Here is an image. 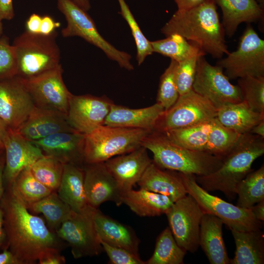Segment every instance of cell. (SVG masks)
Listing matches in <instances>:
<instances>
[{"label": "cell", "instance_id": "6da1fadb", "mask_svg": "<svg viewBox=\"0 0 264 264\" xmlns=\"http://www.w3.org/2000/svg\"><path fill=\"white\" fill-rule=\"evenodd\" d=\"M8 248L19 264H34L45 250L61 249L63 240L40 217L32 214L10 186L0 201Z\"/></svg>", "mask_w": 264, "mask_h": 264}, {"label": "cell", "instance_id": "7a4b0ae2", "mask_svg": "<svg viewBox=\"0 0 264 264\" xmlns=\"http://www.w3.org/2000/svg\"><path fill=\"white\" fill-rule=\"evenodd\" d=\"M161 32L166 37L179 34L214 58L221 59L229 53L224 29L213 0H207L190 9H177Z\"/></svg>", "mask_w": 264, "mask_h": 264}, {"label": "cell", "instance_id": "3957f363", "mask_svg": "<svg viewBox=\"0 0 264 264\" xmlns=\"http://www.w3.org/2000/svg\"><path fill=\"white\" fill-rule=\"evenodd\" d=\"M264 153V138L251 133L241 134L223 157L220 167L209 175L195 176L196 181L207 191H220L233 199L237 185L252 171V163Z\"/></svg>", "mask_w": 264, "mask_h": 264}, {"label": "cell", "instance_id": "277c9868", "mask_svg": "<svg viewBox=\"0 0 264 264\" xmlns=\"http://www.w3.org/2000/svg\"><path fill=\"white\" fill-rule=\"evenodd\" d=\"M142 146L153 153V162L158 167L183 174L206 176L216 171L222 163V157L176 144L160 131L149 133Z\"/></svg>", "mask_w": 264, "mask_h": 264}, {"label": "cell", "instance_id": "5b68a950", "mask_svg": "<svg viewBox=\"0 0 264 264\" xmlns=\"http://www.w3.org/2000/svg\"><path fill=\"white\" fill-rule=\"evenodd\" d=\"M57 32L44 35L24 31L13 43L17 64V76L29 78L58 66L61 52Z\"/></svg>", "mask_w": 264, "mask_h": 264}, {"label": "cell", "instance_id": "8992f818", "mask_svg": "<svg viewBox=\"0 0 264 264\" xmlns=\"http://www.w3.org/2000/svg\"><path fill=\"white\" fill-rule=\"evenodd\" d=\"M151 131L103 125L85 134V163L104 162L142 146Z\"/></svg>", "mask_w": 264, "mask_h": 264}, {"label": "cell", "instance_id": "52a82bcc", "mask_svg": "<svg viewBox=\"0 0 264 264\" xmlns=\"http://www.w3.org/2000/svg\"><path fill=\"white\" fill-rule=\"evenodd\" d=\"M179 174L187 194L204 212L217 217L230 230L247 231L262 228V222L256 219L250 208L240 207L210 194L196 182L194 175Z\"/></svg>", "mask_w": 264, "mask_h": 264}, {"label": "cell", "instance_id": "ba28073f", "mask_svg": "<svg viewBox=\"0 0 264 264\" xmlns=\"http://www.w3.org/2000/svg\"><path fill=\"white\" fill-rule=\"evenodd\" d=\"M59 10L64 15L67 25L61 33L64 37L78 36L101 49L111 60L128 70L133 69L129 53L118 50L99 33L94 22L86 11L72 0H56Z\"/></svg>", "mask_w": 264, "mask_h": 264}, {"label": "cell", "instance_id": "9c48e42d", "mask_svg": "<svg viewBox=\"0 0 264 264\" xmlns=\"http://www.w3.org/2000/svg\"><path fill=\"white\" fill-rule=\"evenodd\" d=\"M226 55L217 65L225 69L229 79L264 77V41L251 26L244 31L236 50Z\"/></svg>", "mask_w": 264, "mask_h": 264}, {"label": "cell", "instance_id": "30bf717a", "mask_svg": "<svg viewBox=\"0 0 264 264\" xmlns=\"http://www.w3.org/2000/svg\"><path fill=\"white\" fill-rule=\"evenodd\" d=\"M217 109L193 89L179 95L159 118L154 131L164 132L199 125L216 118Z\"/></svg>", "mask_w": 264, "mask_h": 264}, {"label": "cell", "instance_id": "8fae6325", "mask_svg": "<svg viewBox=\"0 0 264 264\" xmlns=\"http://www.w3.org/2000/svg\"><path fill=\"white\" fill-rule=\"evenodd\" d=\"M96 209L88 205L79 212H74L55 232L69 245L75 259L96 256L103 251L94 222Z\"/></svg>", "mask_w": 264, "mask_h": 264}, {"label": "cell", "instance_id": "7c38bea8", "mask_svg": "<svg viewBox=\"0 0 264 264\" xmlns=\"http://www.w3.org/2000/svg\"><path fill=\"white\" fill-rule=\"evenodd\" d=\"M205 213L190 195L174 202L165 214L169 227L177 244L191 253L199 246L200 222Z\"/></svg>", "mask_w": 264, "mask_h": 264}, {"label": "cell", "instance_id": "4fadbf2b", "mask_svg": "<svg viewBox=\"0 0 264 264\" xmlns=\"http://www.w3.org/2000/svg\"><path fill=\"white\" fill-rule=\"evenodd\" d=\"M193 90L209 100L217 110L226 104L242 101L238 86L230 83L220 66L209 64L204 55L198 58Z\"/></svg>", "mask_w": 264, "mask_h": 264}, {"label": "cell", "instance_id": "5bb4252c", "mask_svg": "<svg viewBox=\"0 0 264 264\" xmlns=\"http://www.w3.org/2000/svg\"><path fill=\"white\" fill-rule=\"evenodd\" d=\"M61 64L35 76L22 79L36 107L67 114L72 93L65 84Z\"/></svg>", "mask_w": 264, "mask_h": 264}, {"label": "cell", "instance_id": "9a60e30c", "mask_svg": "<svg viewBox=\"0 0 264 264\" xmlns=\"http://www.w3.org/2000/svg\"><path fill=\"white\" fill-rule=\"evenodd\" d=\"M35 106L20 77L0 82V118L8 128L18 131Z\"/></svg>", "mask_w": 264, "mask_h": 264}, {"label": "cell", "instance_id": "2e32d148", "mask_svg": "<svg viewBox=\"0 0 264 264\" xmlns=\"http://www.w3.org/2000/svg\"><path fill=\"white\" fill-rule=\"evenodd\" d=\"M113 102L106 96L72 94L66 114L69 125L76 131L87 134L104 125Z\"/></svg>", "mask_w": 264, "mask_h": 264}, {"label": "cell", "instance_id": "e0dca14e", "mask_svg": "<svg viewBox=\"0 0 264 264\" xmlns=\"http://www.w3.org/2000/svg\"><path fill=\"white\" fill-rule=\"evenodd\" d=\"M5 163L3 174L4 188L10 186L20 172L44 154L32 141L22 136L18 131L8 128L2 141Z\"/></svg>", "mask_w": 264, "mask_h": 264}, {"label": "cell", "instance_id": "ac0fdd59", "mask_svg": "<svg viewBox=\"0 0 264 264\" xmlns=\"http://www.w3.org/2000/svg\"><path fill=\"white\" fill-rule=\"evenodd\" d=\"M84 189L88 205L98 208L103 203L111 201L117 206L122 204V192L104 162L85 163Z\"/></svg>", "mask_w": 264, "mask_h": 264}, {"label": "cell", "instance_id": "d6986e66", "mask_svg": "<svg viewBox=\"0 0 264 264\" xmlns=\"http://www.w3.org/2000/svg\"><path fill=\"white\" fill-rule=\"evenodd\" d=\"M85 134L75 130L55 133L32 142L45 155L63 164L83 168Z\"/></svg>", "mask_w": 264, "mask_h": 264}, {"label": "cell", "instance_id": "ffe728a7", "mask_svg": "<svg viewBox=\"0 0 264 264\" xmlns=\"http://www.w3.org/2000/svg\"><path fill=\"white\" fill-rule=\"evenodd\" d=\"M147 150L141 146L127 154L112 157L104 163L122 193L132 189L152 162Z\"/></svg>", "mask_w": 264, "mask_h": 264}, {"label": "cell", "instance_id": "44dd1931", "mask_svg": "<svg viewBox=\"0 0 264 264\" xmlns=\"http://www.w3.org/2000/svg\"><path fill=\"white\" fill-rule=\"evenodd\" d=\"M74 129L66 115L59 111L35 106L18 130L30 141H36L51 134Z\"/></svg>", "mask_w": 264, "mask_h": 264}, {"label": "cell", "instance_id": "7402d4cb", "mask_svg": "<svg viewBox=\"0 0 264 264\" xmlns=\"http://www.w3.org/2000/svg\"><path fill=\"white\" fill-rule=\"evenodd\" d=\"M164 111L163 107L157 103L139 109H131L112 103L104 125L154 131Z\"/></svg>", "mask_w": 264, "mask_h": 264}, {"label": "cell", "instance_id": "603a6c76", "mask_svg": "<svg viewBox=\"0 0 264 264\" xmlns=\"http://www.w3.org/2000/svg\"><path fill=\"white\" fill-rule=\"evenodd\" d=\"M137 184L140 188L167 196L174 202L187 194L178 172L162 169L153 161Z\"/></svg>", "mask_w": 264, "mask_h": 264}, {"label": "cell", "instance_id": "cb8c5ba5", "mask_svg": "<svg viewBox=\"0 0 264 264\" xmlns=\"http://www.w3.org/2000/svg\"><path fill=\"white\" fill-rule=\"evenodd\" d=\"M93 219L100 242L125 249L140 257V241L131 228L105 215L98 209L94 212Z\"/></svg>", "mask_w": 264, "mask_h": 264}, {"label": "cell", "instance_id": "d4e9b609", "mask_svg": "<svg viewBox=\"0 0 264 264\" xmlns=\"http://www.w3.org/2000/svg\"><path fill=\"white\" fill-rule=\"evenodd\" d=\"M223 224L220 219L208 213L201 220L199 245L211 264H230L222 236Z\"/></svg>", "mask_w": 264, "mask_h": 264}, {"label": "cell", "instance_id": "484cf974", "mask_svg": "<svg viewBox=\"0 0 264 264\" xmlns=\"http://www.w3.org/2000/svg\"><path fill=\"white\" fill-rule=\"evenodd\" d=\"M221 9L225 35L231 37L239 25L262 21L264 9L256 0H213Z\"/></svg>", "mask_w": 264, "mask_h": 264}, {"label": "cell", "instance_id": "4316f807", "mask_svg": "<svg viewBox=\"0 0 264 264\" xmlns=\"http://www.w3.org/2000/svg\"><path fill=\"white\" fill-rule=\"evenodd\" d=\"M122 202L140 217H154L165 214L174 201L169 197L140 188L122 193Z\"/></svg>", "mask_w": 264, "mask_h": 264}, {"label": "cell", "instance_id": "83f0119b", "mask_svg": "<svg viewBox=\"0 0 264 264\" xmlns=\"http://www.w3.org/2000/svg\"><path fill=\"white\" fill-rule=\"evenodd\" d=\"M236 245L231 264H263L264 235L261 229L247 231L231 230Z\"/></svg>", "mask_w": 264, "mask_h": 264}, {"label": "cell", "instance_id": "f1b7e54d", "mask_svg": "<svg viewBox=\"0 0 264 264\" xmlns=\"http://www.w3.org/2000/svg\"><path fill=\"white\" fill-rule=\"evenodd\" d=\"M57 193L60 198L75 212H79L88 205L84 189L83 168L65 164Z\"/></svg>", "mask_w": 264, "mask_h": 264}, {"label": "cell", "instance_id": "f546056e", "mask_svg": "<svg viewBox=\"0 0 264 264\" xmlns=\"http://www.w3.org/2000/svg\"><path fill=\"white\" fill-rule=\"evenodd\" d=\"M216 118L224 126L243 134L264 120V114L254 111L243 101L226 104L217 110Z\"/></svg>", "mask_w": 264, "mask_h": 264}, {"label": "cell", "instance_id": "4dcf8cb0", "mask_svg": "<svg viewBox=\"0 0 264 264\" xmlns=\"http://www.w3.org/2000/svg\"><path fill=\"white\" fill-rule=\"evenodd\" d=\"M27 208L31 213L43 214L47 227L54 233L74 212L60 198L57 192H52Z\"/></svg>", "mask_w": 264, "mask_h": 264}, {"label": "cell", "instance_id": "1f68e13d", "mask_svg": "<svg viewBox=\"0 0 264 264\" xmlns=\"http://www.w3.org/2000/svg\"><path fill=\"white\" fill-rule=\"evenodd\" d=\"M153 52L168 57L177 62L206 53L195 43L177 34L151 42Z\"/></svg>", "mask_w": 264, "mask_h": 264}, {"label": "cell", "instance_id": "d6a6232c", "mask_svg": "<svg viewBox=\"0 0 264 264\" xmlns=\"http://www.w3.org/2000/svg\"><path fill=\"white\" fill-rule=\"evenodd\" d=\"M215 119L197 125L162 132L178 146L192 150L205 152L209 133Z\"/></svg>", "mask_w": 264, "mask_h": 264}, {"label": "cell", "instance_id": "836d02e7", "mask_svg": "<svg viewBox=\"0 0 264 264\" xmlns=\"http://www.w3.org/2000/svg\"><path fill=\"white\" fill-rule=\"evenodd\" d=\"M236 205L250 208L264 200V165L255 171H251L237 185Z\"/></svg>", "mask_w": 264, "mask_h": 264}, {"label": "cell", "instance_id": "e575fe53", "mask_svg": "<svg viewBox=\"0 0 264 264\" xmlns=\"http://www.w3.org/2000/svg\"><path fill=\"white\" fill-rule=\"evenodd\" d=\"M186 251L176 243L169 227L157 237L154 252L147 264H182Z\"/></svg>", "mask_w": 264, "mask_h": 264}, {"label": "cell", "instance_id": "d590c367", "mask_svg": "<svg viewBox=\"0 0 264 264\" xmlns=\"http://www.w3.org/2000/svg\"><path fill=\"white\" fill-rule=\"evenodd\" d=\"M11 186L27 207L52 192L34 177L30 167L20 172Z\"/></svg>", "mask_w": 264, "mask_h": 264}, {"label": "cell", "instance_id": "8d00e7d4", "mask_svg": "<svg viewBox=\"0 0 264 264\" xmlns=\"http://www.w3.org/2000/svg\"><path fill=\"white\" fill-rule=\"evenodd\" d=\"M64 165L55 158L44 155L30 166L32 174L52 192H57L62 178Z\"/></svg>", "mask_w": 264, "mask_h": 264}, {"label": "cell", "instance_id": "74e56055", "mask_svg": "<svg viewBox=\"0 0 264 264\" xmlns=\"http://www.w3.org/2000/svg\"><path fill=\"white\" fill-rule=\"evenodd\" d=\"M241 134L224 126L216 118L206 146L205 152L223 158Z\"/></svg>", "mask_w": 264, "mask_h": 264}, {"label": "cell", "instance_id": "f35d334b", "mask_svg": "<svg viewBox=\"0 0 264 264\" xmlns=\"http://www.w3.org/2000/svg\"><path fill=\"white\" fill-rule=\"evenodd\" d=\"M242 101L255 111L264 114V77L238 78Z\"/></svg>", "mask_w": 264, "mask_h": 264}, {"label": "cell", "instance_id": "ab89813d", "mask_svg": "<svg viewBox=\"0 0 264 264\" xmlns=\"http://www.w3.org/2000/svg\"><path fill=\"white\" fill-rule=\"evenodd\" d=\"M178 62H171L160 78L156 103L165 110L169 109L176 101L179 94L176 82V71Z\"/></svg>", "mask_w": 264, "mask_h": 264}, {"label": "cell", "instance_id": "60d3db41", "mask_svg": "<svg viewBox=\"0 0 264 264\" xmlns=\"http://www.w3.org/2000/svg\"><path fill=\"white\" fill-rule=\"evenodd\" d=\"M118 1L121 9L120 13L129 24L135 41L137 49L136 60L138 65H140L148 56L154 53L151 41L142 32L125 0Z\"/></svg>", "mask_w": 264, "mask_h": 264}, {"label": "cell", "instance_id": "b9f144b4", "mask_svg": "<svg viewBox=\"0 0 264 264\" xmlns=\"http://www.w3.org/2000/svg\"><path fill=\"white\" fill-rule=\"evenodd\" d=\"M199 56H196L178 62L176 71V82L179 95L193 89L198 60Z\"/></svg>", "mask_w": 264, "mask_h": 264}, {"label": "cell", "instance_id": "7bdbcfd3", "mask_svg": "<svg viewBox=\"0 0 264 264\" xmlns=\"http://www.w3.org/2000/svg\"><path fill=\"white\" fill-rule=\"evenodd\" d=\"M17 64L13 45L9 44L8 38H0V82L17 76Z\"/></svg>", "mask_w": 264, "mask_h": 264}, {"label": "cell", "instance_id": "ee69618b", "mask_svg": "<svg viewBox=\"0 0 264 264\" xmlns=\"http://www.w3.org/2000/svg\"><path fill=\"white\" fill-rule=\"evenodd\" d=\"M102 246L112 264H145L140 257L137 256L130 251L118 247L110 245L103 242H100Z\"/></svg>", "mask_w": 264, "mask_h": 264}, {"label": "cell", "instance_id": "f6af8a7d", "mask_svg": "<svg viewBox=\"0 0 264 264\" xmlns=\"http://www.w3.org/2000/svg\"><path fill=\"white\" fill-rule=\"evenodd\" d=\"M61 249L50 248L43 252L38 262L40 264H63L66 263L65 257L60 253Z\"/></svg>", "mask_w": 264, "mask_h": 264}, {"label": "cell", "instance_id": "bcb514c9", "mask_svg": "<svg viewBox=\"0 0 264 264\" xmlns=\"http://www.w3.org/2000/svg\"><path fill=\"white\" fill-rule=\"evenodd\" d=\"M60 26V23L55 22L53 19L49 16H44L42 17L40 34L48 35L56 30V28Z\"/></svg>", "mask_w": 264, "mask_h": 264}, {"label": "cell", "instance_id": "7dc6e473", "mask_svg": "<svg viewBox=\"0 0 264 264\" xmlns=\"http://www.w3.org/2000/svg\"><path fill=\"white\" fill-rule=\"evenodd\" d=\"M14 15L13 0H0V21L10 20Z\"/></svg>", "mask_w": 264, "mask_h": 264}, {"label": "cell", "instance_id": "c3c4849f", "mask_svg": "<svg viewBox=\"0 0 264 264\" xmlns=\"http://www.w3.org/2000/svg\"><path fill=\"white\" fill-rule=\"evenodd\" d=\"M42 18L35 13L31 15L26 22V31L32 34H40Z\"/></svg>", "mask_w": 264, "mask_h": 264}, {"label": "cell", "instance_id": "681fc988", "mask_svg": "<svg viewBox=\"0 0 264 264\" xmlns=\"http://www.w3.org/2000/svg\"><path fill=\"white\" fill-rule=\"evenodd\" d=\"M207 0H174L178 10H186L197 6Z\"/></svg>", "mask_w": 264, "mask_h": 264}, {"label": "cell", "instance_id": "f907efd6", "mask_svg": "<svg viewBox=\"0 0 264 264\" xmlns=\"http://www.w3.org/2000/svg\"><path fill=\"white\" fill-rule=\"evenodd\" d=\"M0 264H19V263L10 250L4 249L0 252Z\"/></svg>", "mask_w": 264, "mask_h": 264}, {"label": "cell", "instance_id": "816d5d0a", "mask_svg": "<svg viewBox=\"0 0 264 264\" xmlns=\"http://www.w3.org/2000/svg\"><path fill=\"white\" fill-rule=\"evenodd\" d=\"M8 248L6 234L4 227L3 212L0 207V249Z\"/></svg>", "mask_w": 264, "mask_h": 264}, {"label": "cell", "instance_id": "f5cc1de1", "mask_svg": "<svg viewBox=\"0 0 264 264\" xmlns=\"http://www.w3.org/2000/svg\"><path fill=\"white\" fill-rule=\"evenodd\" d=\"M250 209L257 220L261 222L264 221V200L255 204Z\"/></svg>", "mask_w": 264, "mask_h": 264}, {"label": "cell", "instance_id": "db71d44e", "mask_svg": "<svg viewBox=\"0 0 264 264\" xmlns=\"http://www.w3.org/2000/svg\"><path fill=\"white\" fill-rule=\"evenodd\" d=\"M5 153L0 156V201L3 195L5 188L3 181V174L5 166Z\"/></svg>", "mask_w": 264, "mask_h": 264}, {"label": "cell", "instance_id": "11a10c76", "mask_svg": "<svg viewBox=\"0 0 264 264\" xmlns=\"http://www.w3.org/2000/svg\"><path fill=\"white\" fill-rule=\"evenodd\" d=\"M249 133L260 136L264 138V120L254 126Z\"/></svg>", "mask_w": 264, "mask_h": 264}, {"label": "cell", "instance_id": "9f6ffc18", "mask_svg": "<svg viewBox=\"0 0 264 264\" xmlns=\"http://www.w3.org/2000/svg\"><path fill=\"white\" fill-rule=\"evenodd\" d=\"M75 3L85 11L90 9L91 5L89 0H72Z\"/></svg>", "mask_w": 264, "mask_h": 264}, {"label": "cell", "instance_id": "6f0895ef", "mask_svg": "<svg viewBox=\"0 0 264 264\" xmlns=\"http://www.w3.org/2000/svg\"><path fill=\"white\" fill-rule=\"evenodd\" d=\"M8 128L5 123L0 118V142L2 144L3 139L6 133Z\"/></svg>", "mask_w": 264, "mask_h": 264}, {"label": "cell", "instance_id": "680465c9", "mask_svg": "<svg viewBox=\"0 0 264 264\" xmlns=\"http://www.w3.org/2000/svg\"><path fill=\"white\" fill-rule=\"evenodd\" d=\"M4 147L2 143L0 142V156L4 153Z\"/></svg>", "mask_w": 264, "mask_h": 264}, {"label": "cell", "instance_id": "91938a15", "mask_svg": "<svg viewBox=\"0 0 264 264\" xmlns=\"http://www.w3.org/2000/svg\"><path fill=\"white\" fill-rule=\"evenodd\" d=\"M259 3L260 6L264 9V0H256Z\"/></svg>", "mask_w": 264, "mask_h": 264}, {"label": "cell", "instance_id": "94428289", "mask_svg": "<svg viewBox=\"0 0 264 264\" xmlns=\"http://www.w3.org/2000/svg\"><path fill=\"white\" fill-rule=\"evenodd\" d=\"M2 24L1 22L0 21V38L2 36Z\"/></svg>", "mask_w": 264, "mask_h": 264}]
</instances>
